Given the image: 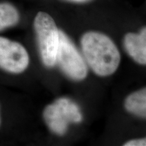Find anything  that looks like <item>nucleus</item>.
Returning <instances> with one entry per match:
<instances>
[{"instance_id": "8", "label": "nucleus", "mask_w": 146, "mask_h": 146, "mask_svg": "<svg viewBox=\"0 0 146 146\" xmlns=\"http://www.w3.org/2000/svg\"><path fill=\"white\" fill-rule=\"evenodd\" d=\"M20 14L15 6L8 2L0 3V31L17 25Z\"/></svg>"}, {"instance_id": "9", "label": "nucleus", "mask_w": 146, "mask_h": 146, "mask_svg": "<svg viewBox=\"0 0 146 146\" xmlns=\"http://www.w3.org/2000/svg\"><path fill=\"white\" fill-rule=\"evenodd\" d=\"M125 146H145L146 139H137L130 140L124 144Z\"/></svg>"}, {"instance_id": "4", "label": "nucleus", "mask_w": 146, "mask_h": 146, "mask_svg": "<svg viewBox=\"0 0 146 146\" xmlns=\"http://www.w3.org/2000/svg\"><path fill=\"white\" fill-rule=\"evenodd\" d=\"M56 63L64 74L74 81H82L87 75L88 68L85 59L70 38L62 30L59 31Z\"/></svg>"}, {"instance_id": "3", "label": "nucleus", "mask_w": 146, "mask_h": 146, "mask_svg": "<svg viewBox=\"0 0 146 146\" xmlns=\"http://www.w3.org/2000/svg\"><path fill=\"white\" fill-rule=\"evenodd\" d=\"M43 118L49 129L58 135H63L70 123H81L83 116L76 104L68 98H61L45 107Z\"/></svg>"}, {"instance_id": "7", "label": "nucleus", "mask_w": 146, "mask_h": 146, "mask_svg": "<svg viewBox=\"0 0 146 146\" xmlns=\"http://www.w3.org/2000/svg\"><path fill=\"white\" fill-rule=\"evenodd\" d=\"M125 108L127 112L145 118L146 116L145 88L129 95L125 100Z\"/></svg>"}, {"instance_id": "10", "label": "nucleus", "mask_w": 146, "mask_h": 146, "mask_svg": "<svg viewBox=\"0 0 146 146\" xmlns=\"http://www.w3.org/2000/svg\"><path fill=\"white\" fill-rule=\"evenodd\" d=\"M68 1H73V2H76V3H85V2H87V1H91V0H68Z\"/></svg>"}, {"instance_id": "11", "label": "nucleus", "mask_w": 146, "mask_h": 146, "mask_svg": "<svg viewBox=\"0 0 146 146\" xmlns=\"http://www.w3.org/2000/svg\"><path fill=\"white\" fill-rule=\"evenodd\" d=\"M0 126H1V115H0Z\"/></svg>"}, {"instance_id": "2", "label": "nucleus", "mask_w": 146, "mask_h": 146, "mask_svg": "<svg viewBox=\"0 0 146 146\" xmlns=\"http://www.w3.org/2000/svg\"><path fill=\"white\" fill-rule=\"evenodd\" d=\"M33 25L42 62L45 66H54L56 64L60 30L52 16L44 12H38Z\"/></svg>"}, {"instance_id": "1", "label": "nucleus", "mask_w": 146, "mask_h": 146, "mask_svg": "<svg viewBox=\"0 0 146 146\" xmlns=\"http://www.w3.org/2000/svg\"><path fill=\"white\" fill-rule=\"evenodd\" d=\"M81 44L85 62L95 74L108 76L116 72L120 54L109 36L99 32H87L82 36Z\"/></svg>"}, {"instance_id": "5", "label": "nucleus", "mask_w": 146, "mask_h": 146, "mask_svg": "<svg viewBox=\"0 0 146 146\" xmlns=\"http://www.w3.org/2000/svg\"><path fill=\"white\" fill-rule=\"evenodd\" d=\"M29 65V56L25 47L18 42L0 36V68L20 74Z\"/></svg>"}, {"instance_id": "6", "label": "nucleus", "mask_w": 146, "mask_h": 146, "mask_svg": "<svg viewBox=\"0 0 146 146\" xmlns=\"http://www.w3.org/2000/svg\"><path fill=\"white\" fill-rule=\"evenodd\" d=\"M125 50L136 62L146 64V29L144 27L139 33H129L124 38Z\"/></svg>"}]
</instances>
